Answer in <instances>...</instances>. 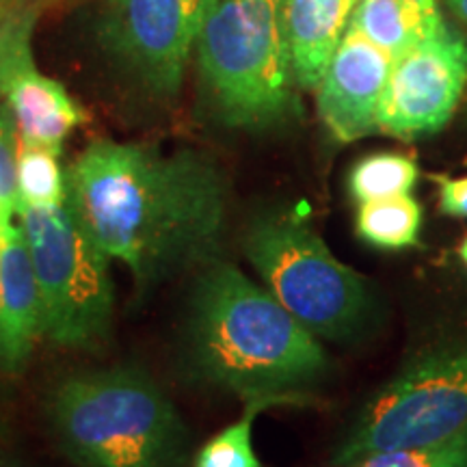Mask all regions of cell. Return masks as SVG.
I'll return each mask as SVG.
<instances>
[{"label": "cell", "instance_id": "5bb4252c", "mask_svg": "<svg viewBox=\"0 0 467 467\" xmlns=\"http://www.w3.org/2000/svg\"><path fill=\"white\" fill-rule=\"evenodd\" d=\"M437 0H358L348 28L399 58L443 25Z\"/></svg>", "mask_w": 467, "mask_h": 467}, {"label": "cell", "instance_id": "cb8c5ba5", "mask_svg": "<svg viewBox=\"0 0 467 467\" xmlns=\"http://www.w3.org/2000/svg\"><path fill=\"white\" fill-rule=\"evenodd\" d=\"M14 217L16 214H11L7 208H5V203L0 202V236H3V230H5V225L9 223V221H14Z\"/></svg>", "mask_w": 467, "mask_h": 467}, {"label": "cell", "instance_id": "9a60e30c", "mask_svg": "<svg viewBox=\"0 0 467 467\" xmlns=\"http://www.w3.org/2000/svg\"><path fill=\"white\" fill-rule=\"evenodd\" d=\"M355 232L370 247L400 251L416 247L422 232V206L411 195L359 203Z\"/></svg>", "mask_w": 467, "mask_h": 467}, {"label": "cell", "instance_id": "30bf717a", "mask_svg": "<svg viewBox=\"0 0 467 467\" xmlns=\"http://www.w3.org/2000/svg\"><path fill=\"white\" fill-rule=\"evenodd\" d=\"M39 3H28L0 25V100L14 115L22 143L61 151L85 121L66 87L42 74L33 58V28Z\"/></svg>", "mask_w": 467, "mask_h": 467}, {"label": "cell", "instance_id": "44dd1931", "mask_svg": "<svg viewBox=\"0 0 467 467\" xmlns=\"http://www.w3.org/2000/svg\"><path fill=\"white\" fill-rule=\"evenodd\" d=\"M431 182H435L437 186L440 213L452 219H467V175L451 178V175L433 173Z\"/></svg>", "mask_w": 467, "mask_h": 467}, {"label": "cell", "instance_id": "4fadbf2b", "mask_svg": "<svg viewBox=\"0 0 467 467\" xmlns=\"http://www.w3.org/2000/svg\"><path fill=\"white\" fill-rule=\"evenodd\" d=\"M355 5L358 0H279L292 78L301 89L317 91Z\"/></svg>", "mask_w": 467, "mask_h": 467}, {"label": "cell", "instance_id": "52a82bcc", "mask_svg": "<svg viewBox=\"0 0 467 467\" xmlns=\"http://www.w3.org/2000/svg\"><path fill=\"white\" fill-rule=\"evenodd\" d=\"M16 217L25 230L42 296L44 336L67 348L107 340L115 307L110 260L66 203L22 206Z\"/></svg>", "mask_w": 467, "mask_h": 467}, {"label": "cell", "instance_id": "7402d4cb", "mask_svg": "<svg viewBox=\"0 0 467 467\" xmlns=\"http://www.w3.org/2000/svg\"><path fill=\"white\" fill-rule=\"evenodd\" d=\"M28 3H42V0H0V25H3L14 11L25 7Z\"/></svg>", "mask_w": 467, "mask_h": 467}, {"label": "cell", "instance_id": "8992f818", "mask_svg": "<svg viewBox=\"0 0 467 467\" xmlns=\"http://www.w3.org/2000/svg\"><path fill=\"white\" fill-rule=\"evenodd\" d=\"M467 426V329L420 350L368 400L334 454L342 467L368 454L440 443Z\"/></svg>", "mask_w": 467, "mask_h": 467}, {"label": "cell", "instance_id": "d6986e66", "mask_svg": "<svg viewBox=\"0 0 467 467\" xmlns=\"http://www.w3.org/2000/svg\"><path fill=\"white\" fill-rule=\"evenodd\" d=\"M342 467H467V426L440 443L368 454Z\"/></svg>", "mask_w": 467, "mask_h": 467}, {"label": "cell", "instance_id": "7a4b0ae2", "mask_svg": "<svg viewBox=\"0 0 467 467\" xmlns=\"http://www.w3.org/2000/svg\"><path fill=\"white\" fill-rule=\"evenodd\" d=\"M186 366L200 381L273 405L307 400L329 372L323 344L236 266H202L184 329Z\"/></svg>", "mask_w": 467, "mask_h": 467}, {"label": "cell", "instance_id": "277c9868", "mask_svg": "<svg viewBox=\"0 0 467 467\" xmlns=\"http://www.w3.org/2000/svg\"><path fill=\"white\" fill-rule=\"evenodd\" d=\"M197 58L223 126L262 132L299 113L279 0H202Z\"/></svg>", "mask_w": 467, "mask_h": 467}, {"label": "cell", "instance_id": "5b68a950", "mask_svg": "<svg viewBox=\"0 0 467 467\" xmlns=\"http://www.w3.org/2000/svg\"><path fill=\"white\" fill-rule=\"evenodd\" d=\"M243 251L265 288L318 340L347 342L364 331L375 309L366 279L342 265L299 214H255Z\"/></svg>", "mask_w": 467, "mask_h": 467}, {"label": "cell", "instance_id": "7c38bea8", "mask_svg": "<svg viewBox=\"0 0 467 467\" xmlns=\"http://www.w3.org/2000/svg\"><path fill=\"white\" fill-rule=\"evenodd\" d=\"M44 336V309L25 230L9 221L0 236V368L20 372Z\"/></svg>", "mask_w": 467, "mask_h": 467}, {"label": "cell", "instance_id": "ba28073f", "mask_svg": "<svg viewBox=\"0 0 467 467\" xmlns=\"http://www.w3.org/2000/svg\"><path fill=\"white\" fill-rule=\"evenodd\" d=\"M200 22L202 0H104L100 39L139 85L159 98H173Z\"/></svg>", "mask_w": 467, "mask_h": 467}, {"label": "cell", "instance_id": "484cf974", "mask_svg": "<svg viewBox=\"0 0 467 467\" xmlns=\"http://www.w3.org/2000/svg\"><path fill=\"white\" fill-rule=\"evenodd\" d=\"M0 467H16V465L11 463V461H9L7 457H5L3 452H0Z\"/></svg>", "mask_w": 467, "mask_h": 467}, {"label": "cell", "instance_id": "e0dca14e", "mask_svg": "<svg viewBox=\"0 0 467 467\" xmlns=\"http://www.w3.org/2000/svg\"><path fill=\"white\" fill-rule=\"evenodd\" d=\"M61 151L20 141L17 154V208L66 203V173L58 165Z\"/></svg>", "mask_w": 467, "mask_h": 467}, {"label": "cell", "instance_id": "4316f807", "mask_svg": "<svg viewBox=\"0 0 467 467\" xmlns=\"http://www.w3.org/2000/svg\"><path fill=\"white\" fill-rule=\"evenodd\" d=\"M0 104H3V100H0Z\"/></svg>", "mask_w": 467, "mask_h": 467}, {"label": "cell", "instance_id": "603a6c76", "mask_svg": "<svg viewBox=\"0 0 467 467\" xmlns=\"http://www.w3.org/2000/svg\"><path fill=\"white\" fill-rule=\"evenodd\" d=\"M446 5L451 7L454 16L467 26V0H446Z\"/></svg>", "mask_w": 467, "mask_h": 467}, {"label": "cell", "instance_id": "6da1fadb", "mask_svg": "<svg viewBox=\"0 0 467 467\" xmlns=\"http://www.w3.org/2000/svg\"><path fill=\"white\" fill-rule=\"evenodd\" d=\"M66 206L109 260L141 285L219 258L225 180L191 150L93 141L66 173Z\"/></svg>", "mask_w": 467, "mask_h": 467}, {"label": "cell", "instance_id": "d4e9b609", "mask_svg": "<svg viewBox=\"0 0 467 467\" xmlns=\"http://www.w3.org/2000/svg\"><path fill=\"white\" fill-rule=\"evenodd\" d=\"M457 254H459V260H461V265H463V266L467 268V236L463 238V241L459 243V247H457Z\"/></svg>", "mask_w": 467, "mask_h": 467}, {"label": "cell", "instance_id": "3957f363", "mask_svg": "<svg viewBox=\"0 0 467 467\" xmlns=\"http://www.w3.org/2000/svg\"><path fill=\"white\" fill-rule=\"evenodd\" d=\"M50 424L76 467H189V431L141 368L74 372L52 388Z\"/></svg>", "mask_w": 467, "mask_h": 467}, {"label": "cell", "instance_id": "9c48e42d", "mask_svg": "<svg viewBox=\"0 0 467 467\" xmlns=\"http://www.w3.org/2000/svg\"><path fill=\"white\" fill-rule=\"evenodd\" d=\"M467 87V42L448 22L394 58L377 113V132L400 141L440 132Z\"/></svg>", "mask_w": 467, "mask_h": 467}, {"label": "cell", "instance_id": "2e32d148", "mask_svg": "<svg viewBox=\"0 0 467 467\" xmlns=\"http://www.w3.org/2000/svg\"><path fill=\"white\" fill-rule=\"evenodd\" d=\"M418 162L400 151H377L364 156L348 173V191L355 202L364 203L385 197L409 195L418 182Z\"/></svg>", "mask_w": 467, "mask_h": 467}, {"label": "cell", "instance_id": "ac0fdd59", "mask_svg": "<svg viewBox=\"0 0 467 467\" xmlns=\"http://www.w3.org/2000/svg\"><path fill=\"white\" fill-rule=\"evenodd\" d=\"M268 407H273V402H244L243 416L203 443L191 467H262L254 448V420Z\"/></svg>", "mask_w": 467, "mask_h": 467}, {"label": "cell", "instance_id": "ffe728a7", "mask_svg": "<svg viewBox=\"0 0 467 467\" xmlns=\"http://www.w3.org/2000/svg\"><path fill=\"white\" fill-rule=\"evenodd\" d=\"M17 154H20V132L16 119L0 104V202L11 214L17 213Z\"/></svg>", "mask_w": 467, "mask_h": 467}, {"label": "cell", "instance_id": "8fae6325", "mask_svg": "<svg viewBox=\"0 0 467 467\" xmlns=\"http://www.w3.org/2000/svg\"><path fill=\"white\" fill-rule=\"evenodd\" d=\"M392 58L347 28L317 87L318 113L340 143L377 132V113Z\"/></svg>", "mask_w": 467, "mask_h": 467}]
</instances>
